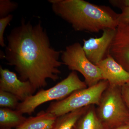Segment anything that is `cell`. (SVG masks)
Returning <instances> with one entry per match:
<instances>
[{
    "mask_svg": "<svg viewBox=\"0 0 129 129\" xmlns=\"http://www.w3.org/2000/svg\"><path fill=\"white\" fill-rule=\"evenodd\" d=\"M128 124H129V121L128 123Z\"/></svg>",
    "mask_w": 129,
    "mask_h": 129,
    "instance_id": "603a6c76",
    "label": "cell"
},
{
    "mask_svg": "<svg viewBox=\"0 0 129 129\" xmlns=\"http://www.w3.org/2000/svg\"><path fill=\"white\" fill-rule=\"evenodd\" d=\"M109 2L114 7L118 8L121 9L129 7V0H110Z\"/></svg>",
    "mask_w": 129,
    "mask_h": 129,
    "instance_id": "ffe728a7",
    "label": "cell"
},
{
    "mask_svg": "<svg viewBox=\"0 0 129 129\" xmlns=\"http://www.w3.org/2000/svg\"><path fill=\"white\" fill-rule=\"evenodd\" d=\"M57 117L46 111H41L36 116L26 119L16 129H52Z\"/></svg>",
    "mask_w": 129,
    "mask_h": 129,
    "instance_id": "8fae6325",
    "label": "cell"
},
{
    "mask_svg": "<svg viewBox=\"0 0 129 129\" xmlns=\"http://www.w3.org/2000/svg\"><path fill=\"white\" fill-rule=\"evenodd\" d=\"M0 90L10 92L22 102L35 92L29 81H23L16 74L0 67Z\"/></svg>",
    "mask_w": 129,
    "mask_h": 129,
    "instance_id": "ba28073f",
    "label": "cell"
},
{
    "mask_svg": "<svg viewBox=\"0 0 129 129\" xmlns=\"http://www.w3.org/2000/svg\"><path fill=\"white\" fill-rule=\"evenodd\" d=\"M108 54L129 73V24L118 25Z\"/></svg>",
    "mask_w": 129,
    "mask_h": 129,
    "instance_id": "9c48e42d",
    "label": "cell"
},
{
    "mask_svg": "<svg viewBox=\"0 0 129 129\" xmlns=\"http://www.w3.org/2000/svg\"><path fill=\"white\" fill-rule=\"evenodd\" d=\"M116 29H107L99 38H90L83 40V50L89 60L96 65L104 60L108 54V51L116 33Z\"/></svg>",
    "mask_w": 129,
    "mask_h": 129,
    "instance_id": "52a82bcc",
    "label": "cell"
},
{
    "mask_svg": "<svg viewBox=\"0 0 129 129\" xmlns=\"http://www.w3.org/2000/svg\"><path fill=\"white\" fill-rule=\"evenodd\" d=\"M7 45L4 57L7 64L13 66L23 81H29L35 90L45 87L47 80L59 78V60L62 51L51 45L46 30L41 22L33 25L24 19L7 36Z\"/></svg>",
    "mask_w": 129,
    "mask_h": 129,
    "instance_id": "6da1fadb",
    "label": "cell"
},
{
    "mask_svg": "<svg viewBox=\"0 0 129 129\" xmlns=\"http://www.w3.org/2000/svg\"><path fill=\"white\" fill-rule=\"evenodd\" d=\"M75 71H72L66 78L47 90L42 89L35 94L20 102L16 110L22 114L30 115L41 104L51 101H60L66 98L74 91L87 88Z\"/></svg>",
    "mask_w": 129,
    "mask_h": 129,
    "instance_id": "3957f363",
    "label": "cell"
},
{
    "mask_svg": "<svg viewBox=\"0 0 129 129\" xmlns=\"http://www.w3.org/2000/svg\"><path fill=\"white\" fill-rule=\"evenodd\" d=\"M63 64L72 71L79 72L88 87L104 79L101 71L88 59L80 44L76 42L67 47L61 54Z\"/></svg>",
    "mask_w": 129,
    "mask_h": 129,
    "instance_id": "8992f818",
    "label": "cell"
},
{
    "mask_svg": "<svg viewBox=\"0 0 129 129\" xmlns=\"http://www.w3.org/2000/svg\"><path fill=\"white\" fill-rule=\"evenodd\" d=\"M18 98L10 92L0 90V107L12 109H17L20 102Z\"/></svg>",
    "mask_w": 129,
    "mask_h": 129,
    "instance_id": "9a60e30c",
    "label": "cell"
},
{
    "mask_svg": "<svg viewBox=\"0 0 129 129\" xmlns=\"http://www.w3.org/2000/svg\"><path fill=\"white\" fill-rule=\"evenodd\" d=\"M73 129H107L99 119L95 106H89L77 122Z\"/></svg>",
    "mask_w": 129,
    "mask_h": 129,
    "instance_id": "7c38bea8",
    "label": "cell"
},
{
    "mask_svg": "<svg viewBox=\"0 0 129 129\" xmlns=\"http://www.w3.org/2000/svg\"><path fill=\"white\" fill-rule=\"evenodd\" d=\"M122 98L129 110V82L120 87Z\"/></svg>",
    "mask_w": 129,
    "mask_h": 129,
    "instance_id": "d6986e66",
    "label": "cell"
},
{
    "mask_svg": "<svg viewBox=\"0 0 129 129\" xmlns=\"http://www.w3.org/2000/svg\"><path fill=\"white\" fill-rule=\"evenodd\" d=\"M115 129H129V124L123 125Z\"/></svg>",
    "mask_w": 129,
    "mask_h": 129,
    "instance_id": "44dd1931",
    "label": "cell"
},
{
    "mask_svg": "<svg viewBox=\"0 0 129 129\" xmlns=\"http://www.w3.org/2000/svg\"><path fill=\"white\" fill-rule=\"evenodd\" d=\"M121 13L119 14L118 23L119 24H129V7L121 9Z\"/></svg>",
    "mask_w": 129,
    "mask_h": 129,
    "instance_id": "ac0fdd59",
    "label": "cell"
},
{
    "mask_svg": "<svg viewBox=\"0 0 129 129\" xmlns=\"http://www.w3.org/2000/svg\"><path fill=\"white\" fill-rule=\"evenodd\" d=\"M53 12L76 31L98 33L116 29L119 14L109 7L84 0H49Z\"/></svg>",
    "mask_w": 129,
    "mask_h": 129,
    "instance_id": "7a4b0ae2",
    "label": "cell"
},
{
    "mask_svg": "<svg viewBox=\"0 0 129 129\" xmlns=\"http://www.w3.org/2000/svg\"><path fill=\"white\" fill-rule=\"evenodd\" d=\"M27 118L17 110L5 108H0V126L1 128H11L22 124Z\"/></svg>",
    "mask_w": 129,
    "mask_h": 129,
    "instance_id": "4fadbf2b",
    "label": "cell"
},
{
    "mask_svg": "<svg viewBox=\"0 0 129 129\" xmlns=\"http://www.w3.org/2000/svg\"><path fill=\"white\" fill-rule=\"evenodd\" d=\"M1 129H11V128H1Z\"/></svg>",
    "mask_w": 129,
    "mask_h": 129,
    "instance_id": "7402d4cb",
    "label": "cell"
},
{
    "mask_svg": "<svg viewBox=\"0 0 129 129\" xmlns=\"http://www.w3.org/2000/svg\"><path fill=\"white\" fill-rule=\"evenodd\" d=\"M108 86L107 81H101L95 85L74 91L62 100L51 103L46 111L58 117L85 107L98 106Z\"/></svg>",
    "mask_w": 129,
    "mask_h": 129,
    "instance_id": "5b68a950",
    "label": "cell"
},
{
    "mask_svg": "<svg viewBox=\"0 0 129 129\" xmlns=\"http://www.w3.org/2000/svg\"><path fill=\"white\" fill-rule=\"evenodd\" d=\"M89 106L57 117L52 129H73L79 119L87 111Z\"/></svg>",
    "mask_w": 129,
    "mask_h": 129,
    "instance_id": "5bb4252c",
    "label": "cell"
},
{
    "mask_svg": "<svg viewBox=\"0 0 129 129\" xmlns=\"http://www.w3.org/2000/svg\"><path fill=\"white\" fill-rule=\"evenodd\" d=\"M104 80L112 87H121L129 82V73L110 55L96 64Z\"/></svg>",
    "mask_w": 129,
    "mask_h": 129,
    "instance_id": "30bf717a",
    "label": "cell"
},
{
    "mask_svg": "<svg viewBox=\"0 0 129 129\" xmlns=\"http://www.w3.org/2000/svg\"><path fill=\"white\" fill-rule=\"evenodd\" d=\"M96 110L99 119L107 129H115L129 121V110L124 102L120 87L109 85Z\"/></svg>",
    "mask_w": 129,
    "mask_h": 129,
    "instance_id": "277c9868",
    "label": "cell"
},
{
    "mask_svg": "<svg viewBox=\"0 0 129 129\" xmlns=\"http://www.w3.org/2000/svg\"><path fill=\"white\" fill-rule=\"evenodd\" d=\"M18 4L9 0L0 1V17L1 18L9 15V13L17 8Z\"/></svg>",
    "mask_w": 129,
    "mask_h": 129,
    "instance_id": "2e32d148",
    "label": "cell"
},
{
    "mask_svg": "<svg viewBox=\"0 0 129 129\" xmlns=\"http://www.w3.org/2000/svg\"><path fill=\"white\" fill-rule=\"evenodd\" d=\"M13 16L9 14L6 17L0 19V45L2 47H6L4 39V34L7 25L12 19Z\"/></svg>",
    "mask_w": 129,
    "mask_h": 129,
    "instance_id": "e0dca14e",
    "label": "cell"
}]
</instances>
